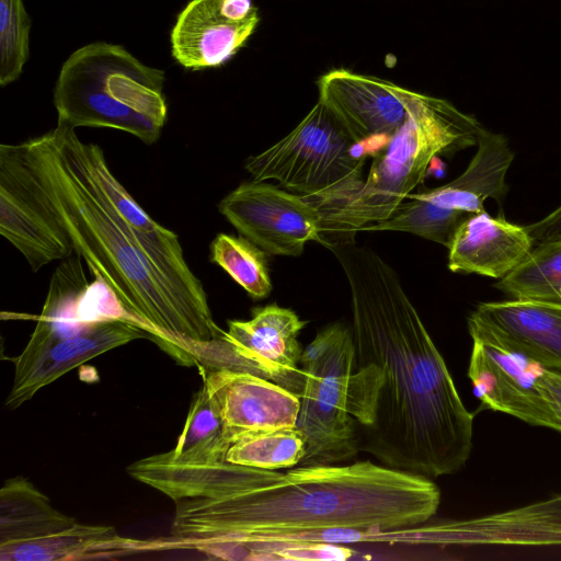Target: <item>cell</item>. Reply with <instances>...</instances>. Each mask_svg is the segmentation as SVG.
Listing matches in <instances>:
<instances>
[{"label":"cell","mask_w":561,"mask_h":561,"mask_svg":"<svg viewBox=\"0 0 561 561\" xmlns=\"http://www.w3.org/2000/svg\"><path fill=\"white\" fill-rule=\"evenodd\" d=\"M329 249L351 290L355 366L347 410L360 451L430 479L456 473L471 454L473 414L398 274L369 247Z\"/></svg>","instance_id":"cell-1"},{"label":"cell","mask_w":561,"mask_h":561,"mask_svg":"<svg viewBox=\"0 0 561 561\" xmlns=\"http://www.w3.org/2000/svg\"><path fill=\"white\" fill-rule=\"evenodd\" d=\"M0 159L14 171L43 216L88 264L129 318L179 364L214 341L184 310L102 190L88 142L75 128L55 129L25 142L2 144Z\"/></svg>","instance_id":"cell-2"},{"label":"cell","mask_w":561,"mask_h":561,"mask_svg":"<svg viewBox=\"0 0 561 561\" xmlns=\"http://www.w3.org/2000/svg\"><path fill=\"white\" fill-rule=\"evenodd\" d=\"M439 504L432 479L370 460L299 466L263 486L176 501L171 536L150 539L149 548L196 550L255 536L410 527L428 522Z\"/></svg>","instance_id":"cell-3"},{"label":"cell","mask_w":561,"mask_h":561,"mask_svg":"<svg viewBox=\"0 0 561 561\" xmlns=\"http://www.w3.org/2000/svg\"><path fill=\"white\" fill-rule=\"evenodd\" d=\"M403 124L375 156L362 185L345 196L317 205L322 244L355 242L366 225L389 218L411 191L424 181L437 156H450L478 145L484 128L472 115L445 99L402 87Z\"/></svg>","instance_id":"cell-4"},{"label":"cell","mask_w":561,"mask_h":561,"mask_svg":"<svg viewBox=\"0 0 561 561\" xmlns=\"http://www.w3.org/2000/svg\"><path fill=\"white\" fill-rule=\"evenodd\" d=\"M165 72L150 67L123 45L92 42L61 65L53 102L57 124L105 127L154 144L167 122Z\"/></svg>","instance_id":"cell-5"},{"label":"cell","mask_w":561,"mask_h":561,"mask_svg":"<svg viewBox=\"0 0 561 561\" xmlns=\"http://www.w3.org/2000/svg\"><path fill=\"white\" fill-rule=\"evenodd\" d=\"M305 383L296 427L302 433L306 455L300 466L347 461L360 451L358 424L347 410V393L355 366L352 327L332 322L319 330L302 350Z\"/></svg>","instance_id":"cell-6"},{"label":"cell","mask_w":561,"mask_h":561,"mask_svg":"<svg viewBox=\"0 0 561 561\" xmlns=\"http://www.w3.org/2000/svg\"><path fill=\"white\" fill-rule=\"evenodd\" d=\"M331 113L317 102L302 121L265 151L248 158L252 181L276 180L312 204L339 199L364 181V156Z\"/></svg>","instance_id":"cell-7"},{"label":"cell","mask_w":561,"mask_h":561,"mask_svg":"<svg viewBox=\"0 0 561 561\" xmlns=\"http://www.w3.org/2000/svg\"><path fill=\"white\" fill-rule=\"evenodd\" d=\"M514 158L508 139L484 127L473 158L458 178L432 191L409 194L408 202H402L389 218L366 225L358 232H408L448 248L456 229L473 214L485 210V199L503 203Z\"/></svg>","instance_id":"cell-8"},{"label":"cell","mask_w":561,"mask_h":561,"mask_svg":"<svg viewBox=\"0 0 561 561\" xmlns=\"http://www.w3.org/2000/svg\"><path fill=\"white\" fill-rule=\"evenodd\" d=\"M305 324L275 304L254 308L250 320L228 321V330L207 345L199 367L251 373L300 398L305 373L298 366L302 350L297 336Z\"/></svg>","instance_id":"cell-9"},{"label":"cell","mask_w":561,"mask_h":561,"mask_svg":"<svg viewBox=\"0 0 561 561\" xmlns=\"http://www.w3.org/2000/svg\"><path fill=\"white\" fill-rule=\"evenodd\" d=\"M220 214L272 255L298 256L306 243L322 242L318 207L304 196L264 182H244L218 204Z\"/></svg>","instance_id":"cell-10"},{"label":"cell","mask_w":561,"mask_h":561,"mask_svg":"<svg viewBox=\"0 0 561 561\" xmlns=\"http://www.w3.org/2000/svg\"><path fill=\"white\" fill-rule=\"evenodd\" d=\"M149 337L140 327L126 318H105L90 322L80 332L28 342L15 358L12 388L5 407L14 410L42 388L81 364L134 340Z\"/></svg>","instance_id":"cell-11"},{"label":"cell","mask_w":561,"mask_h":561,"mask_svg":"<svg viewBox=\"0 0 561 561\" xmlns=\"http://www.w3.org/2000/svg\"><path fill=\"white\" fill-rule=\"evenodd\" d=\"M260 21L252 0H191L171 30V56L192 71L220 67L244 47Z\"/></svg>","instance_id":"cell-12"},{"label":"cell","mask_w":561,"mask_h":561,"mask_svg":"<svg viewBox=\"0 0 561 561\" xmlns=\"http://www.w3.org/2000/svg\"><path fill=\"white\" fill-rule=\"evenodd\" d=\"M467 323L471 339L561 373V304L516 299L481 302Z\"/></svg>","instance_id":"cell-13"},{"label":"cell","mask_w":561,"mask_h":561,"mask_svg":"<svg viewBox=\"0 0 561 561\" xmlns=\"http://www.w3.org/2000/svg\"><path fill=\"white\" fill-rule=\"evenodd\" d=\"M203 381L214 399L230 446L244 437L297 425L300 398L247 371L209 370Z\"/></svg>","instance_id":"cell-14"},{"label":"cell","mask_w":561,"mask_h":561,"mask_svg":"<svg viewBox=\"0 0 561 561\" xmlns=\"http://www.w3.org/2000/svg\"><path fill=\"white\" fill-rule=\"evenodd\" d=\"M318 102L357 145L375 136H391L405 121L402 87L391 81L333 69L317 80Z\"/></svg>","instance_id":"cell-15"},{"label":"cell","mask_w":561,"mask_h":561,"mask_svg":"<svg viewBox=\"0 0 561 561\" xmlns=\"http://www.w3.org/2000/svg\"><path fill=\"white\" fill-rule=\"evenodd\" d=\"M468 377L485 408L561 433V425L517 355L472 339Z\"/></svg>","instance_id":"cell-16"},{"label":"cell","mask_w":561,"mask_h":561,"mask_svg":"<svg viewBox=\"0 0 561 561\" xmlns=\"http://www.w3.org/2000/svg\"><path fill=\"white\" fill-rule=\"evenodd\" d=\"M534 244L525 226L483 210L456 229L447 248L448 268L501 279L527 256Z\"/></svg>","instance_id":"cell-17"},{"label":"cell","mask_w":561,"mask_h":561,"mask_svg":"<svg viewBox=\"0 0 561 561\" xmlns=\"http://www.w3.org/2000/svg\"><path fill=\"white\" fill-rule=\"evenodd\" d=\"M0 233L33 272L73 254L71 244L45 219L13 170L0 160Z\"/></svg>","instance_id":"cell-18"},{"label":"cell","mask_w":561,"mask_h":561,"mask_svg":"<svg viewBox=\"0 0 561 561\" xmlns=\"http://www.w3.org/2000/svg\"><path fill=\"white\" fill-rule=\"evenodd\" d=\"M144 539L121 536L112 526L75 522L48 537L0 545L1 561H57L116 558L144 552Z\"/></svg>","instance_id":"cell-19"},{"label":"cell","mask_w":561,"mask_h":561,"mask_svg":"<svg viewBox=\"0 0 561 561\" xmlns=\"http://www.w3.org/2000/svg\"><path fill=\"white\" fill-rule=\"evenodd\" d=\"M75 522L23 477L7 480L0 490V545L45 538Z\"/></svg>","instance_id":"cell-20"},{"label":"cell","mask_w":561,"mask_h":561,"mask_svg":"<svg viewBox=\"0 0 561 561\" xmlns=\"http://www.w3.org/2000/svg\"><path fill=\"white\" fill-rule=\"evenodd\" d=\"M229 448L219 411L203 381L194 394L175 447L165 455L182 465H213L227 461Z\"/></svg>","instance_id":"cell-21"},{"label":"cell","mask_w":561,"mask_h":561,"mask_svg":"<svg viewBox=\"0 0 561 561\" xmlns=\"http://www.w3.org/2000/svg\"><path fill=\"white\" fill-rule=\"evenodd\" d=\"M493 287L511 299L561 304V238L537 243Z\"/></svg>","instance_id":"cell-22"},{"label":"cell","mask_w":561,"mask_h":561,"mask_svg":"<svg viewBox=\"0 0 561 561\" xmlns=\"http://www.w3.org/2000/svg\"><path fill=\"white\" fill-rule=\"evenodd\" d=\"M210 262L219 265L253 299L272 291L266 252L249 239L218 233L210 243Z\"/></svg>","instance_id":"cell-23"},{"label":"cell","mask_w":561,"mask_h":561,"mask_svg":"<svg viewBox=\"0 0 561 561\" xmlns=\"http://www.w3.org/2000/svg\"><path fill=\"white\" fill-rule=\"evenodd\" d=\"M305 455V437L294 427L262 432L239 439L228 449L226 460L276 471L300 465Z\"/></svg>","instance_id":"cell-24"},{"label":"cell","mask_w":561,"mask_h":561,"mask_svg":"<svg viewBox=\"0 0 561 561\" xmlns=\"http://www.w3.org/2000/svg\"><path fill=\"white\" fill-rule=\"evenodd\" d=\"M31 19L23 0H0V85L16 81L30 56Z\"/></svg>","instance_id":"cell-25"},{"label":"cell","mask_w":561,"mask_h":561,"mask_svg":"<svg viewBox=\"0 0 561 561\" xmlns=\"http://www.w3.org/2000/svg\"><path fill=\"white\" fill-rule=\"evenodd\" d=\"M353 554L352 549L333 543L253 545L239 560H345Z\"/></svg>","instance_id":"cell-26"},{"label":"cell","mask_w":561,"mask_h":561,"mask_svg":"<svg viewBox=\"0 0 561 561\" xmlns=\"http://www.w3.org/2000/svg\"><path fill=\"white\" fill-rule=\"evenodd\" d=\"M534 382L561 425V373L542 368Z\"/></svg>","instance_id":"cell-27"},{"label":"cell","mask_w":561,"mask_h":561,"mask_svg":"<svg viewBox=\"0 0 561 561\" xmlns=\"http://www.w3.org/2000/svg\"><path fill=\"white\" fill-rule=\"evenodd\" d=\"M535 243L561 238V205L542 219L525 226Z\"/></svg>","instance_id":"cell-28"}]
</instances>
